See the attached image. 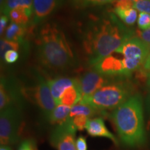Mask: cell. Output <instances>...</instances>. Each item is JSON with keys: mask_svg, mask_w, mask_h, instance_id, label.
Wrapping results in <instances>:
<instances>
[{"mask_svg": "<svg viewBox=\"0 0 150 150\" xmlns=\"http://www.w3.org/2000/svg\"><path fill=\"white\" fill-rule=\"evenodd\" d=\"M38 54L47 67L61 70L74 65L75 58L64 33L54 24H47L40 29L37 40Z\"/></svg>", "mask_w": 150, "mask_h": 150, "instance_id": "cell-1", "label": "cell"}, {"mask_svg": "<svg viewBox=\"0 0 150 150\" xmlns=\"http://www.w3.org/2000/svg\"><path fill=\"white\" fill-rule=\"evenodd\" d=\"M121 141L129 147H139L145 142L143 110L140 95H134L110 115Z\"/></svg>", "mask_w": 150, "mask_h": 150, "instance_id": "cell-2", "label": "cell"}, {"mask_svg": "<svg viewBox=\"0 0 150 150\" xmlns=\"http://www.w3.org/2000/svg\"><path fill=\"white\" fill-rule=\"evenodd\" d=\"M129 37L130 33L117 21L115 16L102 20L88 33L85 42L86 50L92 55V65L115 52Z\"/></svg>", "mask_w": 150, "mask_h": 150, "instance_id": "cell-3", "label": "cell"}, {"mask_svg": "<svg viewBox=\"0 0 150 150\" xmlns=\"http://www.w3.org/2000/svg\"><path fill=\"white\" fill-rule=\"evenodd\" d=\"M132 92L131 86L125 82H110L91 96L82 98L79 102L88 104L99 111L115 110L133 96Z\"/></svg>", "mask_w": 150, "mask_h": 150, "instance_id": "cell-4", "label": "cell"}, {"mask_svg": "<svg viewBox=\"0 0 150 150\" xmlns=\"http://www.w3.org/2000/svg\"><path fill=\"white\" fill-rule=\"evenodd\" d=\"M123 56L125 76H130L144 66L149 55L148 45L138 37H129L116 50Z\"/></svg>", "mask_w": 150, "mask_h": 150, "instance_id": "cell-5", "label": "cell"}, {"mask_svg": "<svg viewBox=\"0 0 150 150\" xmlns=\"http://www.w3.org/2000/svg\"><path fill=\"white\" fill-rule=\"evenodd\" d=\"M22 122L21 110L18 106H11L1 110L0 114L1 145H10L19 140Z\"/></svg>", "mask_w": 150, "mask_h": 150, "instance_id": "cell-6", "label": "cell"}, {"mask_svg": "<svg viewBox=\"0 0 150 150\" xmlns=\"http://www.w3.org/2000/svg\"><path fill=\"white\" fill-rule=\"evenodd\" d=\"M22 91L24 96L40 107L47 117L57 106L47 81H45L42 78L39 79L34 87Z\"/></svg>", "mask_w": 150, "mask_h": 150, "instance_id": "cell-7", "label": "cell"}, {"mask_svg": "<svg viewBox=\"0 0 150 150\" xmlns=\"http://www.w3.org/2000/svg\"><path fill=\"white\" fill-rule=\"evenodd\" d=\"M76 129L71 118L58 125L52 132L50 142L57 150H76L75 136Z\"/></svg>", "mask_w": 150, "mask_h": 150, "instance_id": "cell-8", "label": "cell"}, {"mask_svg": "<svg viewBox=\"0 0 150 150\" xmlns=\"http://www.w3.org/2000/svg\"><path fill=\"white\" fill-rule=\"evenodd\" d=\"M22 91H20L14 83L1 78L0 85V109L1 110L11 106L21 108Z\"/></svg>", "mask_w": 150, "mask_h": 150, "instance_id": "cell-9", "label": "cell"}, {"mask_svg": "<svg viewBox=\"0 0 150 150\" xmlns=\"http://www.w3.org/2000/svg\"><path fill=\"white\" fill-rule=\"evenodd\" d=\"M79 81L82 98L91 96L99 88L110 83L106 76L99 74L97 71L86 72Z\"/></svg>", "mask_w": 150, "mask_h": 150, "instance_id": "cell-10", "label": "cell"}, {"mask_svg": "<svg viewBox=\"0 0 150 150\" xmlns=\"http://www.w3.org/2000/svg\"><path fill=\"white\" fill-rule=\"evenodd\" d=\"M94 67L97 72L106 76L115 75L125 76L122 60L111 55L101 59L94 65Z\"/></svg>", "mask_w": 150, "mask_h": 150, "instance_id": "cell-11", "label": "cell"}, {"mask_svg": "<svg viewBox=\"0 0 150 150\" xmlns=\"http://www.w3.org/2000/svg\"><path fill=\"white\" fill-rule=\"evenodd\" d=\"M63 0H33V22L35 24L51 15Z\"/></svg>", "mask_w": 150, "mask_h": 150, "instance_id": "cell-12", "label": "cell"}, {"mask_svg": "<svg viewBox=\"0 0 150 150\" xmlns=\"http://www.w3.org/2000/svg\"><path fill=\"white\" fill-rule=\"evenodd\" d=\"M86 129L91 136L104 137L111 140L116 145H118L117 139L107 129L105 125L104 120L102 117L89 119L86 126Z\"/></svg>", "mask_w": 150, "mask_h": 150, "instance_id": "cell-13", "label": "cell"}, {"mask_svg": "<svg viewBox=\"0 0 150 150\" xmlns=\"http://www.w3.org/2000/svg\"><path fill=\"white\" fill-rule=\"evenodd\" d=\"M79 82L77 79L61 77L47 81V83L51 90L52 94L55 100L56 105L59 104L60 97L67 88L75 85Z\"/></svg>", "mask_w": 150, "mask_h": 150, "instance_id": "cell-14", "label": "cell"}, {"mask_svg": "<svg viewBox=\"0 0 150 150\" xmlns=\"http://www.w3.org/2000/svg\"><path fill=\"white\" fill-rule=\"evenodd\" d=\"M82 94L81 91L79 81L76 84L67 88L63 92L62 95L60 97L59 101V104H63L65 106L72 107L75 104H78L81 100Z\"/></svg>", "mask_w": 150, "mask_h": 150, "instance_id": "cell-15", "label": "cell"}, {"mask_svg": "<svg viewBox=\"0 0 150 150\" xmlns=\"http://www.w3.org/2000/svg\"><path fill=\"white\" fill-rule=\"evenodd\" d=\"M70 110V106L63 104L57 105L47 117V120L52 125H61L69 117Z\"/></svg>", "mask_w": 150, "mask_h": 150, "instance_id": "cell-16", "label": "cell"}, {"mask_svg": "<svg viewBox=\"0 0 150 150\" xmlns=\"http://www.w3.org/2000/svg\"><path fill=\"white\" fill-rule=\"evenodd\" d=\"M32 16H33V8H18L11 10L8 16L12 22L20 25L26 26Z\"/></svg>", "mask_w": 150, "mask_h": 150, "instance_id": "cell-17", "label": "cell"}, {"mask_svg": "<svg viewBox=\"0 0 150 150\" xmlns=\"http://www.w3.org/2000/svg\"><path fill=\"white\" fill-rule=\"evenodd\" d=\"M26 33L25 26L20 25L12 22L7 27L5 33V39L8 40L21 42Z\"/></svg>", "mask_w": 150, "mask_h": 150, "instance_id": "cell-18", "label": "cell"}, {"mask_svg": "<svg viewBox=\"0 0 150 150\" xmlns=\"http://www.w3.org/2000/svg\"><path fill=\"white\" fill-rule=\"evenodd\" d=\"M33 0H5L1 7V15L8 16L11 10L18 8H33Z\"/></svg>", "mask_w": 150, "mask_h": 150, "instance_id": "cell-19", "label": "cell"}, {"mask_svg": "<svg viewBox=\"0 0 150 150\" xmlns=\"http://www.w3.org/2000/svg\"><path fill=\"white\" fill-rule=\"evenodd\" d=\"M99 112L96 108H93V106H90L88 104H83V103L79 102L78 104H75L72 107H71L70 115L69 117H74L76 115H86L87 117H91L95 116Z\"/></svg>", "mask_w": 150, "mask_h": 150, "instance_id": "cell-20", "label": "cell"}, {"mask_svg": "<svg viewBox=\"0 0 150 150\" xmlns=\"http://www.w3.org/2000/svg\"><path fill=\"white\" fill-rule=\"evenodd\" d=\"M113 12L127 25H133L138 20V11L134 8L129 9L114 8Z\"/></svg>", "mask_w": 150, "mask_h": 150, "instance_id": "cell-21", "label": "cell"}, {"mask_svg": "<svg viewBox=\"0 0 150 150\" xmlns=\"http://www.w3.org/2000/svg\"><path fill=\"white\" fill-rule=\"evenodd\" d=\"M0 53H1V59H4V56L6 54V52L9 51V50H18L20 49V42H16V41L8 40L5 38H1L0 41Z\"/></svg>", "mask_w": 150, "mask_h": 150, "instance_id": "cell-22", "label": "cell"}, {"mask_svg": "<svg viewBox=\"0 0 150 150\" xmlns=\"http://www.w3.org/2000/svg\"><path fill=\"white\" fill-rule=\"evenodd\" d=\"M138 27L140 31H145L150 28V14L140 13L137 20Z\"/></svg>", "mask_w": 150, "mask_h": 150, "instance_id": "cell-23", "label": "cell"}, {"mask_svg": "<svg viewBox=\"0 0 150 150\" xmlns=\"http://www.w3.org/2000/svg\"><path fill=\"white\" fill-rule=\"evenodd\" d=\"M72 120V124L74 127L77 131H83L86 129L88 121L89 120V117L86 115H76L74 117H70Z\"/></svg>", "mask_w": 150, "mask_h": 150, "instance_id": "cell-24", "label": "cell"}, {"mask_svg": "<svg viewBox=\"0 0 150 150\" xmlns=\"http://www.w3.org/2000/svg\"><path fill=\"white\" fill-rule=\"evenodd\" d=\"M134 8L140 13L150 14V0H137L134 1Z\"/></svg>", "mask_w": 150, "mask_h": 150, "instance_id": "cell-25", "label": "cell"}, {"mask_svg": "<svg viewBox=\"0 0 150 150\" xmlns=\"http://www.w3.org/2000/svg\"><path fill=\"white\" fill-rule=\"evenodd\" d=\"M19 59V54L16 50H11L6 52L4 56V60L8 64L16 63Z\"/></svg>", "mask_w": 150, "mask_h": 150, "instance_id": "cell-26", "label": "cell"}, {"mask_svg": "<svg viewBox=\"0 0 150 150\" xmlns=\"http://www.w3.org/2000/svg\"><path fill=\"white\" fill-rule=\"evenodd\" d=\"M18 150H38L36 142L33 139L24 140L21 142Z\"/></svg>", "mask_w": 150, "mask_h": 150, "instance_id": "cell-27", "label": "cell"}, {"mask_svg": "<svg viewBox=\"0 0 150 150\" xmlns=\"http://www.w3.org/2000/svg\"><path fill=\"white\" fill-rule=\"evenodd\" d=\"M115 8L129 9L134 8V1L132 0H118L115 1Z\"/></svg>", "mask_w": 150, "mask_h": 150, "instance_id": "cell-28", "label": "cell"}, {"mask_svg": "<svg viewBox=\"0 0 150 150\" xmlns=\"http://www.w3.org/2000/svg\"><path fill=\"white\" fill-rule=\"evenodd\" d=\"M137 37L148 45L150 44V28L145 31H137Z\"/></svg>", "mask_w": 150, "mask_h": 150, "instance_id": "cell-29", "label": "cell"}, {"mask_svg": "<svg viewBox=\"0 0 150 150\" xmlns=\"http://www.w3.org/2000/svg\"><path fill=\"white\" fill-rule=\"evenodd\" d=\"M76 150H87V142L85 137L79 136L76 140Z\"/></svg>", "mask_w": 150, "mask_h": 150, "instance_id": "cell-30", "label": "cell"}, {"mask_svg": "<svg viewBox=\"0 0 150 150\" xmlns=\"http://www.w3.org/2000/svg\"><path fill=\"white\" fill-rule=\"evenodd\" d=\"M8 20L9 18L8 16H6V15L1 16V18H0V34H1V36H2V34L4 32Z\"/></svg>", "mask_w": 150, "mask_h": 150, "instance_id": "cell-31", "label": "cell"}, {"mask_svg": "<svg viewBox=\"0 0 150 150\" xmlns=\"http://www.w3.org/2000/svg\"><path fill=\"white\" fill-rule=\"evenodd\" d=\"M86 4H91L92 5H103L108 3L114 2V0H83Z\"/></svg>", "mask_w": 150, "mask_h": 150, "instance_id": "cell-32", "label": "cell"}, {"mask_svg": "<svg viewBox=\"0 0 150 150\" xmlns=\"http://www.w3.org/2000/svg\"><path fill=\"white\" fill-rule=\"evenodd\" d=\"M143 68L145 71L149 72L150 73V54L148 55V57L147 60H146L145 65H144L143 66Z\"/></svg>", "mask_w": 150, "mask_h": 150, "instance_id": "cell-33", "label": "cell"}, {"mask_svg": "<svg viewBox=\"0 0 150 150\" xmlns=\"http://www.w3.org/2000/svg\"><path fill=\"white\" fill-rule=\"evenodd\" d=\"M147 108L148 112H149L150 115V88H149V93H148V95L147 97Z\"/></svg>", "mask_w": 150, "mask_h": 150, "instance_id": "cell-34", "label": "cell"}, {"mask_svg": "<svg viewBox=\"0 0 150 150\" xmlns=\"http://www.w3.org/2000/svg\"><path fill=\"white\" fill-rule=\"evenodd\" d=\"M0 150H12V149H11V147H9V145H1Z\"/></svg>", "mask_w": 150, "mask_h": 150, "instance_id": "cell-35", "label": "cell"}, {"mask_svg": "<svg viewBox=\"0 0 150 150\" xmlns=\"http://www.w3.org/2000/svg\"><path fill=\"white\" fill-rule=\"evenodd\" d=\"M147 84H148V86H149V88H150V73L149 74V76H148Z\"/></svg>", "mask_w": 150, "mask_h": 150, "instance_id": "cell-36", "label": "cell"}, {"mask_svg": "<svg viewBox=\"0 0 150 150\" xmlns=\"http://www.w3.org/2000/svg\"><path fill=\"white\" fill-rule=\"evenodd\" d=\"M4 1H5V0H0V5H1V7L3 6L4 3Z\"/></svg>", "mask_w": 150, "mask_h": 150, "instance_id": "cell-37", "label": "cell"}, {"mask_svg": "<svg viewBox=\"0 0 150 150\" xmlns=\"http://www.w3.org/2000/svg\"><path fill=\"white\" fill-rule=\"evenodd\" d=\"M148 49H149V54H150V44L148 45Z\"/></svg>", "mask_w": 150, "mask_h": 150, "instance_id": "cell-38", "label": "cell"}, {"mask_svg": "<svg viewBox=\"0 0 150 150\" xmlns=\"http://www.w3.org/2000/svg\"><path fill=\"white\" fill-rule=\"evenodd\" d=\"M118 1V0H114V2H115V1ZM132 1H137V0H132Z\"/></svg>", "mask_w": 150, "mask_h": 150, "instance_id": "cell-39", "label": "cell"}]
</instances>
